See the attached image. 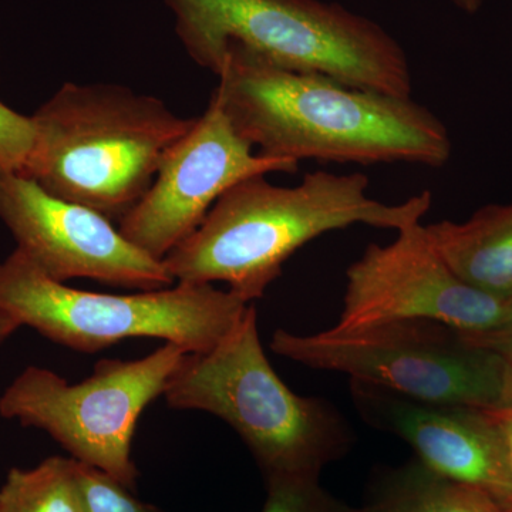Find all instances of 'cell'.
I'll return each mask as SVG.
<instances>
[{
  "label": "cell",
  "instance_id": "obj_2",
  "mask_svg": "<svg viewBox=\"0 0 512 512\" xmlns=\"http://www.w3.org/2000/svg\"><path fill=\"white\" fill-rule=\"evenodd\" d=\"M365 174H306L296 187H278L265 175L247 178L215 202L200 227L163 259L177 282H222L245 302L261 299L289 258L326 232L367 225L400 229L421 222L431 192L402 204L369 195Z\"/></svg>",
  "mask_w": 512,
  "mask_h": 512
},
{
  "label": "cell",
  "instance_id": "obj_20",
  "mask_svg": "<svg viewBox=\"0 0 512 512\" xmlns=\"http://www.w3.org/2000/svg\"><path fill=\"white\" fill-rule=\"evenodd\" d=\"M474 343L495 350L507 362L512 372V319L503 329Z\"/></svg>",
  "mask_w": 512,
  "mask_h": 512
},
{
  "label": "cell",
  "instance_id": "obj_23",
  "mask_svg": "<svg viewBox=\"0 0 512 512\" xmlns=\"http://www.w3.org/2000/svg\"><path fill=\"white\" fill-rule=\"evenodd\" d=\"M505 512H510V511H505Z\"/></svg>",
  "mask_w": 512,
  "mask_h": 512
},
{
  "label": "cell",
  "instance_id": "obj_3",
  "mask_svg": "<svg viewBox=\"0 0 512 512\" xmlns=\"http://www.w3.org/2000/svg\"><path fill=\"white\" fill-rule=\"evenodd\" d=\"M32 117L35 147L22 175L110 220L146 194L165 153L195 123L116 84H63Z\"/></svg>",
  "mask_w": 512,
  "mask_h": 512
},
{
  "label": "cell",
  "instance_id": "obj_17",
  "mask_svg": "<svg viewBox=\"0 0 512 512\" xmlns=\"http://www.w3.org/2000/svg\"><path fill=\"white\" fill-rule=\"evenodd\" d=\"M36 127L32 116H23L0 101V168L22 174L33 147Z\"/></svg>",
  "mask_w": 512,
  "mask_h": 512
},
{
  "label": "cell",
  "instance_id": "obj_21",
  "mask_svg": "<svg viewBox=\"0 0 512 512\" xmlns=\"http://www.w3.org/2000/svg\"><path fill=\"white\" fill-rule=\"evenodd\" d=\"M19 328H22V325L18 319L13 318L5 309L0 308V345L6 342Z\"/></svg>",
  "mask_w": 512,
  "mask_h": 512
},
{
  "label": "cell",
  "instance_id": "obj_8",
  "mask_svg": "<svg viewBox=\"0 0 512 512\" xmlns=\"http://www.w3.org/2000/svg\"><path fill=\"white\" fill-rule=\"evenodd\" d=\"M185 353L164 343L143 359H103L76 384L45 367H26L0 396V416L46 431L74 460L134 487L131 446L138 420L164 396Z\"/></svg>",
  "mask_w": 512,
  "mask_h": 512
},
{
  "label": "cell",
  "instance_id": "obj_22",
  "mask_svg": "<svg viewBox=\"0 0 512 512\" xmlns=\"http://www.w3.org/2000/svg\"><path fill=\"white\" fill-rule=\"evenodd\" d=\"M451 2L456 3L458 8L466 10V12H477L481 6V0H451Z\"/></svg>",
  "mask_w": 512,
  "mask_h": 512
},
{
  "label": "cell",
  "instance_id": "obj_14",
  "mask_svg": "<svg viewBox=\"0 0 512 512\" xmlns=\"http://www.w3.org/2000/svg\"><path fill=\"white\" fill-rule=\"evenodd\" d=\"M0 512H84L76 460L49 457L30 468H12L0 488Z\"/></svg>",
  "mask_w": 512,
  "mask_h": 512
},
{
  "label": "cell",
  "instance_id": "obj_1",
  "mask_svg": "<svg viewBox=\"0 0 512 512\" xmlns=\"http://www.w3.org/2000/svg\"><path fill=\"white\" fill-rule=\"evenodd\" d=\"M217 76L212 96L262 156L431 168L450 160L453 146L443 121L412 97L282 69L238 45L228 47Z\"/></svg>",
  "mask_w": 512,
  "mask_h": 512
},
{
  "label": "cell",
  "instance_id": "obj_18",
  "mask_svg": "<svg viewBox=\"0 0 512 512\" xmlns=\"http://www.w3.org/2000/svg\"><path fill=\"white\" fill-rule=\"evenodd\" d=\"M262 512H343L329 501L313 477L272 478L271 491Z\"/></svg>",
  "mask_w": 512,
  "mask_h": 512
},
{
  "label": "cell",
  "instance_id": "obj_6",
  "mask_svg": "<svg viewBox=\"0 0 512 512\" xmlns=\"http://www.w3.org/2000/svg\"><path fill=\"white\" fill-rule=\"evenodd\" d=\"M249 305L234 292L190 282L133 295L82 291L49 278L18 248L0 262V308L57 345L90 355L133 338L205 353Z\"/></svg>",
  "mask_w": 512,
  "mask_h": 512
},
{
  "label": "cell",
  "instance_id": "obj_16",
  "mask_svg": "<svg viewBox=\"0 0 512 512\" xmlns=\"http://www.w3.org/2000/svg\"><path fill=\"white\" fill-rule=\"evenodd\" d=\"M76 480L84 512H153L99 468L76 461Z\"/></svg>",
  "mask_w": 512,
  "mask_h": 512
},
{
  "label": "cell",
  "instance_id": "obj_19",
  "mask_svg": "<svg viewBox=\"0 0 512 512\" xmlns=\"http://www.w3.org/2000/svg\"><path fill=\"white\" fill-rule=\"evenodd\" d=\"M490 416L493 417L494 423L497 424L500 430L501 437L505 447V454H507L508 470H510L511 484H512V403L510 406H505L503 409L487 410ZM507 511L512 512V500L510 508Z\"/></svg>",
  "mask_w": 512,
  "mask_h": 512
},
{
  "label": "cell",
  "instance_id": "obj_7",
  "mask_svg": "<svg viewBox=\"0 0 512 512\" xmlns=\"http://www.w3.org/2000/svg\"><path fill=\"white\" fill-rule=\"evenodd\" d=\"M276 355L343 373L419 402L497 410L512 403V372L495 350L437 320L407 319L313 335L276 330Z\"/></svg>",
  "mask_w": 512,
  "mask_h": 512
},
{
  "label": "cell",
  "instance_id": "obj_5",
  "mask_svg": "<svg viewBox=\"0 0 512 512\" xmlns=\"http://www.w3.org/2000/svg\"><path fill=\"white\" fill-rule=\"evenodd\" d=\"M171 409L210 413L231 426L272 478L313 477L352 441L342 414L293 393L269 363L249 305L234 329L205 353H185L167 387Z\"/></svg>",
  "mask_w": 512,
  "mask_h": 512
},
{
  "label": "cell",
  "instance_id": "obj_12",
  "mask_svg": "<svg viewBox=\"0 0 512 512\" xmlns=\"http://www.w3.org/2000/svg\"><path fill=\"white\" fill-rule=\"evenodd\" d=\"M357 412L416 451L420 463L510 508L512 484L503 437L487 410L419 402L363 382L350 383Z\"/></svg>",
  "mask_w": 512,
  "mask_h": 512
},
{
  "label": "cell",
  "instance_id": "obj_13",
  "mask_svg": "<svg viewBox=\"0 0 512 512\" xmlns=\"http://www.w3.org/2000/svg\"><path fill=\"white\" fill-rule=\"evenodd\" d=\"M431 245L467 284L512 299V202L487 205L464 222L424 225Z\"/></svg>",
  "mask_w": 512,
  "mask_h": 512
},
{
  "label": "cell",
  "instance_id": "obj_15",
  "mask_svg": "<svg viewBox=\"0 0 512 512\" xmlns=\"http://www.w3.org/2000/svg\"><path fill=\"white\" fill-rule=\"evenodd\" d=\"M370 512H505L494 497L454 483L424 464L407 471Z\"/></svg>",
  "mask_w": 512,
  "mask_h": 512
},
{
  "label": "cell",
  "instance_id": "obj_11",
  "mask_svg": "<svg viewBox=\"0 0 512 512\" xmlns=\"http://www.w3.org/2000/svg\"><path fill=\"white\" fill-rule=\"evenodd\" d=\"M0 220L18 249L49 278L160 291L177 284L164 261L146 254L99 211L62 200L25 175L0 168Z\"/></svg>",
  "mask_w": 512,
  "mask_h": 512
},
{
  "label": "cell",
  "instance_id": "obj_9",
  "mask_svg": "<svg viewBox=\"0 0 512 512\" xmlns=\"http://www.w3.org/2000/svg\"><path fill=\"white\" fill-rule=\"evenodd\" d=\"M407 319L437 320L477 342L510 322L512 299L463 281L416 222L397 231L390 244H370L349 266L343 311L333 328L356 330Z\"/></svg>",
  "mask_w": 512,
  "mask_h": 512
},
{
  "label": "cell",
  "instance_id": "obj_4",
  "mask_svg": "<svg viewBox=\"0 0 512 512\" xmlns=\"http://www.w3.org/2000/svg\"><path fill=\"white\" fill-rule=\"evenodd\" d=\"M188 55L220 73L231 45L357 89L412 97L402 46L372 20L320 0H164Z\"/></svg>",
  "mask_w": 512,
  "mask_h": 512
},
{
  "label": "cell",
  "instance_id": "obj_10",
  "mask_svg": "<svg viewBox=\"0 0 512 512\" xmlns=\"http://www.w3.org/2000/svg\"><path fill=\"white\" fill-rule=\"evenodd\" d=\"M298 168V161L254 153L212 96L191 130L165 153L146 194L120 218V232L163 261L200 227L229 188L256 175Z\"/></svg>",
  "mask_w": 512,
  "mask_h": 512
}]
</instances>
